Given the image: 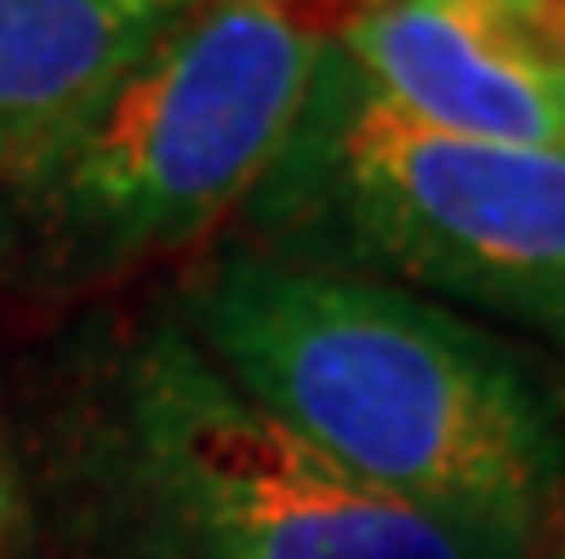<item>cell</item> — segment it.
<instances>
[{
  "instance_id": "obj_1",
  "label": "cell",
  "mask_w": 565,
  "mask_h": 559,
  "mask_svg": "<svg viewBox=\"0 0 565 559\" xmlns=\"http://www.w3.org/2000/svg\"><path fill=\"white\" fill-rule=\"evenodd\" d=\"M178 332L349 480L537 559L565 514V383L417 291L206 246L160 298Z\"/></svg>"
},
{
  "instance_id": "obj_2",
  "label": "cell",
  "mask_w": 565,
  "mask_h": 559,
  "mask_svg": "<svg viewBox=\"0 0 565 559\" xmlns=\"http://www.w3.org/2000/svg\"><path fill=\"white\" fill-rule=\"evenodd\" d=\"M23 485L70 559H520L331 469L160 303L63 354Z\"/></svg>"
},
{
  "instance_id": "obj_3",
  "label": "cell",
  "mask_w": 565,
  "mask_h": 559,
  "mask_svg": "<svg viewBox=\"0 0 565 559\" xmlns=\"http://www.w3.org/2000/svg\"><path fill=\"white\" fill-rule=\"evenodd\" d=\"M377 0H201L41 172L12 183L41 286H104L201 251L309 109L326 57Z\"/></svg>"
},
{
  "instance_id": "obj_4",
  "label": "cell",
  "mask_w": 565,
  "mask_h": 559,
  "mask_svg": "<svg viewBox=\"0 0 565 559\" xmlns=\"http://www.w3.org/2000/svg\"><path fill=\"white\" fill-rule=\"evenodd\" d=\"M235 240L565 348V154L457 138L388 109L343 46L235 212Z\"/></svg>"
},
{
  "instance_id": "obj_5",
  "label": "cell",
  "mask_w": 565,
  "mask_h": 559,
  "mask_svg": "<svg viewBox=\"0 0 565 559\" xmlns=\"http://www.w3.org/2000/svg\"><path fill=\"white\" fill-rule=\"evenodd\" d=\"M343 57L435 131L565 154V0H377Z\"/></svg>"
},
{
  "instance_id": "obj_6",
  "label": "cell",
  "mask_w": 565,
  "mask_h": 559,
  "mask_svg": "<svg viewBox=\"0 0 565 559\" xmlns=\"http://www.w3.org/2000/svg\"><path fill=\"white\" fill-rule=\"evenodd\" d=\"M201 0H0V189L23 183Z\"/></svg>"
},
{
  "instance_id": "obj_7",
  "label": "cell",
  "mask_w": 565,
  "mask_h": 559,
  "mask_svg": "<svg viewBox=\"0 0 565 559\" xmlns=\"http://www.w3.org/2000/svg\"><path fill=\"white\" fill-rule=\"evenodd\" d=\"M23 525H29V485H23V469H18L7 434H0V559H12Z\"/></svg>"
},
{
  "instance_id": "obj_8",
  "label": "cell",
  "mask_w": 565,
  "mask_h": 559,
  "mask_svg": "<svg viewBox=\"0 0 565 559\" xmlns=\"http://www.w3.org/2000/svg\"><path fill=\"white\" fill-rule=\"evenodd\" d=\"M537 559H565V514H559V525L548 531V542L537 548Z\"/></svg>"
}]
</instances>
